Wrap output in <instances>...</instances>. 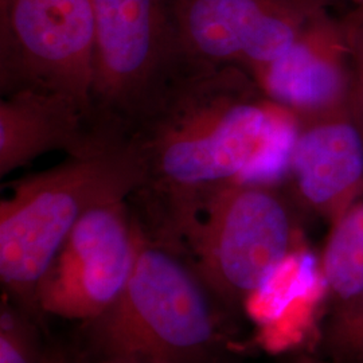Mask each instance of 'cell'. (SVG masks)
Listing matches in <instances>:
<instances>
[{
    "label": "cell",
    "mask_w": 363,
    "mask_h": 363,
    "mask_svg": "<svg viewBox=\"0 0 363 363\" xmlns=\"http://www.w3.org/2000/svg\"><path fill=\"white\" fill-rule=\"evenodd\" d=\"M295 130L247 72L190 60L127 136L143 172L132 211L147 233L181 247L216 191L283 178Z\"/></svg>",
    "instance_id": "1"
},
{
    "label": "cell",
    "mask_w": 363,
    "mask_h": 363,
    "mask_svg": "<svg viewBox=\"0 0 363 363\" xmlns=\"http://www.w3.org/2000/svg\"><path fill=\"white\" fill-rule=\"evenodd\" d=\"M226 313L184 250L150 235L139 223L136 256L123 292L101 315L81 323L85 359L223 363Z\"/></svg>",
    "instance_id": "2"
},
{
    "label": "cell",
    "mask_w": 363,
    "mask_h": 363,
    "mask_svg": "<svg viewBox=\"0 0 363 363\" xmlns=\"http://www.w3.org/2000/svg\"><path fill=\"white\" fill-rule=\"evenodd\" d=\"M142 181L130 144L116 142L13 182L0 202L1 296L42 320L37 289L69 234L91 210L128 201Z\"/></svg>",
    "instance_id": "3"
},
{
    "label": "cell",
    "mask_w": 363,
    "mask_h": 363,
    "mask_svg": "<svg viewBox=\"0 0 363 363\" xmlns=\"http://www.w3.org/2000/svg\"><path fill=\"white\" fill-rule=\"evenodd\" d=\"M301 214L284 184L237 182L208 196L181 247L214 298L232 313L300 255Z\"/></svg>",
    "instance_id": "4"
},
{
    "label": "cell",
    "mask_w": 363,
    "mask_h": 363,
    "mask_svg": "<svg viewBox=\"0 0 363 363\" xmlns=\"http://www.w3.org/2000/svg\"><path fill=\"white\" fill-rule=\"evenodd\" d=\"M91 121L127 142L136 123L190 61L182 49L174 0H93Z\"/></svg>",
    "instance_id": "5"
},
{
    "label": "cell",
    "mask_w": 363,
    "mask_h": 363,
    "mask_svg": "<svg viewBox=\"0 0 363 363\" xmlns=\"http://www.w3.org/2000/svg\"><path fill=\"white\" fill-rule=\"evenodd\" d=\"M93 48V0H0L1 96L60 93L91 115Z\"/></svg>",
    "instance_id": "6"
},
{
    "label": "cell",
    "mask_w": 363,
    "mask_h": 363,
    "mask_svg": "<svg viewBox=\"0 0 363 363\" xmlns=\"http://www.w3.org/2000/svg\"><path fill=\"white\" fill-rule=\"evenodd\" d=\"M138 234L128 201L89 211L39 283L40 313L85 323L108 310L130 279Z\"/></svg>",
    "instance_id": "7"
},
{
    "label": "cell",
    "mask_w": 363,
    "mask_h": 363,
    "mask_svg": "<svg viewBox=\"0 0 363 363\" xmlns=\"http://www.w3.org/2000/svg\"><path fill=\"white\" fill-rule=\"evenodd\" d=\"M330 1L174 0V15L189 60L252 76L280 58Z\"/></svg>",
    "instance_id": "8"
},
{
    "label": "cell",
    "mask_w": 363,
    "mask_h": 363,
    "mask_svg": "<svg viewBox=\"0 0 363 363\" xmlns=\"http://www.w3.org/2000/svg\"><path fill=\"white\" fill-rule=\"evenodd\" d=\"M250 77L295 120L352 113L354 73L342 22L313 16L280 58Z\"/></svg>",
    "instance_id": "9"
},
{
    "label": "cell",
    "mask_w": 363,
    "mask_h": 363,
    "mask_svg": "<svg viewBox=\"0 0 363 363\" xmlns=\"http://www.w3.org/2000/svg\"><path fill=\"white\" fill-rule=\"evenodd\" d=\"M283 178L303 213L330 223L363 196V135L351 112L296 120Z\"/></svg>",
    "instance_id": "10"
},
{
    "label": "cell",
    "mask_w": 363,
    "mask_h": 363,
    "mask_svg": "<svg viewBox=\"0 0 363 363\" xmlns=\"http://www.w3.org/2000/svg\"><path fill=\"white\" fill-rule=\"evenodd\" d=\"M109 139L96 130L89 112L76 100L52 91H19L0 100V177L33 163L39 156L64 151L82 155Z\"/></svg>",
    "instance_id": "11"
},
{
    "label": "cell",
    "mask_w": 363,
    "mask_h": 363,
    "mask_svg": "<svg viewBox=\"0 0 363 363\" xmlns=\"http://www.w3.org/2000/svg\"><path fill=\"white\" fill-rule=\"evenodd\" d=\"M319 269L335 304L362 288L363 196L331 225Z\"/></svg>",
    "instance_id": "12"
},
{
    "label": "cell",
    "mask_w": 363,
    "mask_h": 363,
    "mask_svg": "<svg viewBox=\"0 0 363 363\" xmlns=\"http://www.w3.org/2000/svg\"><path fill=\"white\" fill-rule=\"evenodd\" d=\"M42 320L1 296L0 363H48L52 349L40 339Z\"/></svg>",
    "instance_id": "13"
},
{
    "label": "cell",
    "mask_w": 363,
    "mask_h": 363,
    "mask_svg": "<svg viewBox=\"0 0 363 363\" xmlns=\"http://www.w3.org/2000/svg\"><path fill=\"white\" fill-rule=\"evenodd\" d=\"M325 347L334 363H363V286L335 304L325 330Z\"/></svg>",
    "instance_id": "14"
},
{
    "label": "cell",
    "mask_w": 363,
    "mask_h": 363,
    "mask_svg": "<svg viewBox=\"0 0 363 363\" xmlns=\"http://www.w3.org/2000/svg\"><path fill=\"white\" fill-rule=\"evenodd\" d=\"M340 22L350 49L354 73L352 115L363 135V6H357Z\"/></svg>",
    "instance_id": "15"
},
{
    "label": "cell",
    "mask_w": 363,
    "mask_h": 363,
    "mask_svg": "<svg viewBox=\"0 0 363 363\" xmlns=\"http://www.w3.org/2000/svg\"><path fill=\"white\" fill-rule=\"evenodd\" d=\"M48 363H81L76 361V359H73L72 358V355H69L67 352L62 350H54L52 349V357H50V359H49V362Z\"/></svg>",
    "instance_id": "16"
},
{
    "label": "cell",
    "mask_w": 363,
    "mask_h": 363,
    "mask_svg": "<svg viewBox=\"0 0 363 363\" xmlns=\"http://www.w3.org/2000/svg\"><path fill=\"white\" fill-rule=\"evenodd\" d=\"M288 363H334L333 361H325V359H319V358H315V357H300L296 358L295 361Z\"/></svg>",
    "instance_id": "17"
},
{
    "label": "cell",
    "mask_w": 363,
    "mask_h": 363,
    "mask_svg": "<svg viewBox=\"0 0 363 363\" xmlns=\"http://www.w3.org/2000/svg\"><path fill=\"white\" fill-rule=\"evenodd\" d=\"M357 6H363V0H352Z\"/></svg>",
    "instance_id": "18"
}]
</instances>
